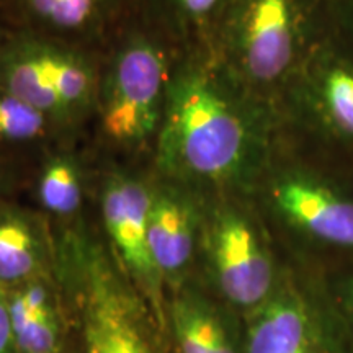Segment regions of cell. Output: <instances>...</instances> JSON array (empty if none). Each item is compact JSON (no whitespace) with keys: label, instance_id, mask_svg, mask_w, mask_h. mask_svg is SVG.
<instances>
[{"label":"cell","instance_id":"7","mask_svg":"<svg viewBox=\"0 0 353 353\" xmlns=\"http://www.w3.org/2000/svg\"><path fill=\"white\" fill-rule=\"evenodd\" d=\"M97 159L85 139H63L30 167L25 193L52 231L79 226L92 216Z\"/></svg>","mask_w":353,"mask_h":353},{"label":"cell","instance_id":"9","mask_svg":"<svg viewBox=\"0 0 353 353\" xmlns=\"http://www.w3.org/2000/svg\"><path fill=\"white\" fill-rule=\"evenodd\" d=\"M201 247L216 286L229 303L254 306L272 288V267L249 224L231 210L206 214Z\"/></svg>","mask_w":353,"mask_h":353},{"label":"cell","instance_id":"15","mask_svg":"<svg viewBox=\"0 0 353 353\" xmlns=\"http://www.w3.org/2000/svg\"><path fill=\"white\" fill-rule=\"evenodd\" d=\"M69 138L38 110L0 85V156L30 165L52 144Z\"/></svg>","mask_w":353,"mask_h":353},{"label":"cell","instance_id":"8","mask_svg":"<svg viewBox=\"0 0 353 353\" xmlns=\"http://www.w3.org/2000/svg\"><path fill=\"white\" fill-rule=\"evenodd\" d=\"M311 0H236L219 30L239 46L242 65L257 81H273L288 68L299 25Z\"/></svg>","mask_w":353,"mask_h":353},{"label":"cell","instance_id":"6","mask_svg":"<svg viewBox=\"0 0 353 353\" xmlns=\"http://www.w3.org/2000/svg\"><path fill=\"white\" fill-rule=\"evenodd\" d=\"M206 214L203 192L154 174L148 242L159 276L170 293L190 283Z\"/></svg>","mask_w":353,"mask_h":353},{"label":"cell","instance_id":"2","mask_svg":"<svg viewBox=\"0 0 353 353\" xmlns=\"http://www.w3.org/2000/svg\"><path fill=\"white\" fill-rule=\"evenodd\" d=\"M52 232L69 321L63 353H170L169 332L118 263L94 216Z\"/></svg>","mask_w":353,"mask_h":353},{"label":"cell","instance_id":"17","mask_svg":"<svg viewBox=\"0 0 353 353\" xmlns=\"http://www.w3.org/2000/svg\"><path fill=\"white\" fill-rule=\"evenodd\" d=\"M311 348V324L293 299L268 304L250 329L247 353H304Z\"/></svg>","mask_w":353,"mask_h":353},{"label":"cell","instance_id":"19","mask_svg":"<svg viewBox=\"0 0 353 353\" xmlns=\"http://www.w3.org/2000/svg\"><path fill=\"white\" fill-rule=\"evenodd\" d=\"M30 165L0 156V201L19 198L25 193Z\"/></svg>","mask_w":353,"mask_h":353},{"label":"cell","instance_id":"16","mask_svg":"<svg viewBox=\"0 0 353 353\" xmlns=\"http://www.w3.org/2000/svg\"><path fill=\"white\" fill-rule=\"evenodd\" d=\"M176 44L205 41L223 25L236 0H132Z\"/></svg>","mask_w":353,"mask_h":353},{"label":"cell","instance_id":"5","mask_svg":"<svg viewBox=\"0 0 353 353\" xmlns=\"http://www.w3.org/2000/svg\"><path fill=\"white\" fill-rule=\"evenodd\" d=\"M152 183L154 172L139 164L97 159L92 216L118 263L167 330L165 288L148 242Z\"/></svg>","mask_w":353,"mask_h":353},{"label":"cell","instance_id":"1","mask_svg":"<svg viewBox=\"0 0 353 353\" xmlns=\"http://www.w3.org/2000/svg\"><path fill=\"white\" fill-rule=\"evenodd\" d=\"M176 43L132 0L100 51L94 117L85 143L97 159L139 164L154 148L175 65Z\"/></svg>","mask_w":353,"mask_h":353},{"label":"cell","instance_id":"3","mask_svg":"<svg viewBox=\"0 0 353 353\" xmlns=\"http://www.w3.org/2000/svg\"><path fill=\"white\" fill-rule=\"evenodd\" d=\"M247 148L244 117L210 59L183 52L170 81L152 172L205 193L239 174Z\"/></svg>","mask_w":353,"mask_h":353},{"label":"cell","instance_id":"10","mask_svg":"<svg viewBox=\"0 0 353 353\" xmlns=\"http://www.w3.org/2000/svg\"><path fill=\"white\" fill-rule=\"evenodd\" d=\"M128 0H0V26L100 52Z\"/></svg>","mask_w":353,"mask_h":353},{"label":"cell","instance_id":"4","mask_svg":"<svg viewBox=\"0 0 353 353\" xmlns=\"http://www.w3.org/2000/svg\"><path fill=\"white\" fill-rule=\"evenodd\" d=\"M99 69L100 52L0 26V85L69 138L85 139Z\"/></svg>","mask_w":353,"mask_h":353},{"label":"cell","instance_id":"23","mask_svg":"<svg viewBox=\"0 0 353 353\" xmlns=\"http://www.w3.org/2000/svg\"><path fill=\"white\" fill-rule=\"evenodd\" d=\"M304 353H312V350H311V348H307V350H306V352H304Z\"/></svg>","mask_w":353,"mask_h":353},{"label":"cell","instance_id":"18","mask_svg":"<svg viewBox=\"0 0 353 353\" xmlns=\"http://www.w3.org/2000/svg\"><path fill=\"white\" fill-rule=\"evenodd\" d=\"M321 100L335 130L353 138V70L330 69L322 81Z\"/></svg>","mask_w":353,"mask_h":353},{"label":"cell","instance_id":"22","mask_svg":"<svg viewBox=\"0 0 353 353\" xmlns=\"http://www.w3.org/2000/svg\"><path fill=\"white\" fill-rule=\"evenodd\" d=\"M350 299H352V304H353V288H352V293H350Z\"/></svg>","mask_w":353,"mask_h":353},{"label":"cell","instance_id":"20","mask_svg":"<svg viewBox=\"0 0 353 353\" xmlns=\"http://www.w3.org/2000/svg\"><path fill=\"white\" fill-rule=\"evenodd\" d=\"M0 353H20L8 314L6 290L0 288Z\"/></svg>","mask_w":353,"mask_h":353},{"label":"cell","instance_id":"12","mask_svg":"<svg viewBox=\"0 0 353 353\" xmlns=\"http://www.w3.org/2000/svg\"><path fill=\"white\" fill-rule=\"evenodd\" d=\"M7 306L20 353H63L69 321L54 272L7 290Z\"/></svg>","mask_w":353,"mask_h":353},{"label":"cell","instance_id":"11","mask_svg":"<svg viewBox=\"0 0 353 353\" xmlns=\"http://www.w3.org/2000/svg\"><path fill=\"white\" fill-rule=\"evenodd\" d=\"M51 224L30 203L0 201V288L12 290L54 272Z\"/></svg>","mask_w":353,"mask_h":353},{"label":"cell","instance_id":"13","mask_svg":"<svg viewBox=\"0 0 353 353\" xmlns=\"http://www.w3.org/2000/svg\"><path fill=\"white\" fill-rule=\"evenodd\" d=\"M278 208L317 239L353 247V203L306 179L283 180L275 188Z\"/></svg>","mask_w":353,"mask_h":353},{"label":"cell","instance_id":"21","mask_svg":"<svg viewBox=\"0 0 353 353\" xmlns=\"http://www.w3.org/2000/svg\"><path fill=\"white\" fill-rule=\"evenodd\" d=\"M332 6L337 8H343L348 15L353 17V0H332Z\"/></svg>","mask_w":353,"mask_h":353},{"label":"cell","instance_id":"14","mask_svg":"<svg viewBox=\"0 0 353 353\" xmlns=\"http://www.w3.org/2000/svg\"><path fill=\"white\" fill-rule=\"evenodd\" d=\"M167 332L176 353H236L223 317L192 283L167 298Z\"/></svg>","mask_w":353,"mask_h":353}]
</instances>
